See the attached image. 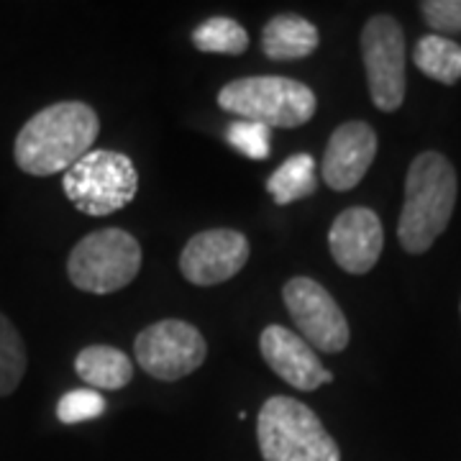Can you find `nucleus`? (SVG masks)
<instances>
[{"label":"nucleus","instance_id":"obj_13","mask_svg":"<svg viewBox=\"0 0 461 461\" xmlns=\"http://www.w3.org/2000/svg\"><path fill=\"white\" fill-rule=\"evenodd\" d=\"M329 247L333 262L348 275L372 272L384 247L379 215L369 208H346L330 223Z\"/></svg>","mask_w":461,"mask_h":461},{"label":"nucleus","instance_id":"obj_19","mask_svg":"<svg viewBox=\"0 0 461 461\" xmlns=\"http://www.w3.org/2000/svg\"><path fill=\"white\" fill-rule=\"evenodd\" d=\"M26 344L18 329L0 313V397L16 393L21 379L26 375Z\"/></svg>","mask_w":461,"mask_h":461},{"label":"nucleus","instance_id":"obj_4","mask_svg":"<svg viewBox=\"0 0 461 461\" xmlns=\"http://www.w3.org/2000/svg\"><path fill=\"white\" fill-rule=\"evenodd\" d=\"M218 105L267 129H297L315 115V93L293 77H239L218 93Z\"/></svg>","mask_w":461,"mask_h":461},{"label":"nucleus","instance_id":"obj_11","mask_svg":"<svg viewBox=\"0 0 461 461\" xmlns=\"http://www.w3.org/2000/svg\"><path fill=\"white\" fill-rule=\"evenodd\" d=\"M259 351L267 366L300 393H313L333 382V375L318 359L313 346L285 326H267L259 336Z\"/></svg>","mask_w":461,"mask_h":461},{"label":"nucleus","instance_id":"obj_14","mask_svg":"<svg viewBox=\"0 0 461 461\" xmlns=\"http://www.w3.org/2000/svg\"><path fill=\"white\" fill-rule=\"evenodd\" d=\"M321 44V33L308 18L280 14L262 29V51L272 62H295L311 57Z\"/></svg>","mask_w":461,"mask_h":461},{"label":"nucleus","instance_id":"obj_20","mask_svg":"<svg viewBox=\"0 0 461 461\" xmlns=\"http://www.w3.org/2000/svg\"><path fill=\"white\" fill-rule=\"evenodd\" d=\"M229 144L249 159H267L272 149V129L254 121H236L226 133Z\"/></svg>","mask_w":461,"mask_h":461},{"label":"nucleus","instance_id":"obj_5","mask_svg":"<svg viewBox=\"0 0 461 461\" xmlns=\"http://www.w3.org/2000/svg\"><path fill=\"white\" fill-rule=\"evenodd\" d=\"M141 269V247L129 230L103 229L80 239L67 257L69 282L93 295L129 287Z\"/></svg>","mask_w":461,"mask_h":461},{"label":"nucleus","instance_id":"obj_12","mask_svg":"<svg viewBox=\"0 0 461 461\" xmlns=\"http://www.w3.org/2000/svg\"><path fill=\"white\" fill-rule=\"evenodd\" d=\"M377 157V131L366 121H346L330 133L321 162L323 182L336 193L354 190Z\"/></svg>","mask_w":461,"mask_h":461},{"label":"nucleus","instance_id":"obj_3","mask_svg":"<svg viewBox=\"0 0 461 461\" xmlns=\"http://www.w3.org/2000/svg\"><path fill=\"white\" fill-rule=\"evenodd\" d=\"M264 461H341V448L321 418L295 397H269L257 418Z\"/></svg>","mask_w":461,"mask_h":461},{"label":"nucleus","instance_id":"obj_8","mask_svg":"<svg viewBox=\"0 0 461 461\" xmlns=\"http://www.w3.org/2000/svg\"><path fill=\"white\" fill-rule=\"evenodd\" d=\"M133 357L149 377L177 382L203 366L208 344L193 323L167 318L151 323L136 336Z\"/></svg>","mask_w":461,"mask_h":461},{"label":"nucleus","instance_id":"obj_21","mask_svg":"<svg viewBox=\"0 0 461 461\" xmlns=\"http://www.w3.org/2000/svg\"><path fill=\"white\" fill-rule=\"evenodd\" d=\"M103 412H105V400L95 390H72L57 402V418L67 426L95 420Z\"/></svg>","mask_w":461,"mask_h":461},{"label":"nucleus","instance_id":"obj_7","mask_svg":"<svg viewBox=\"0 0 461 461\" xmlns=\"http://www.w3.org/2000/svg\"><path fill=\"white\" fill-rule=\"evenodd\" d=\"M362 59L369 98L382 113H395L405 100V33L395 16H372L362 29Z\"/></svg>","mask_w":461,"mask_h":461},{"label":"nucleus","instance_id":"obj_9","mask_svg":"<svg viewBox=\"0 0 461 461\" xmlns=\"http://www.w3.org/2000/svg\"><path fill=\"white\" fill-rule=\"evenodd\" d=\"M282 300L297 333L313 348L323 354H339L348 346V321L321 282L311 277H293L282 287Z\"/></svg>","mask_w":461,"mask_h":461},{"label":"nucleus","instance_id":"obj_1","mask_svg":"<svg viewBox=\"0 0 461 461\" xmlns=\"http://www.w3.org/2000/svg\"><path fill=\"white\" fill-rule=\"evenodd\" d=\"M98 113L83 100H62L32 115L14 144L16 165L33 177H51L80 162L98 139Z\"/></svg>","mask_w":461,"mask_h":461},{"label":"nucleus","instance_id":"obj_6","mask_svg":"<svg viewBox=\"0 0 461 461\" xmlns=\"http://www.w3.org/2000/svg\"><path fill=\"white\" fill-rule=\"evenodd\" d=\"M67 200L85 215L103 218L126 208L139 193V172L121 151L95 149L62 177Z\"/></svg>","mask_w":461,"mask_h":461},{"label":"nucleus","instance_id":"obj_15","mask_svg":"<svg viewBox=\"0 0 461 461\" xmlns=\"http://www.w3.org/2000/svg\"><path fill=\"white\" fill-rule=\"evenodd\" d=\"M75 372L93 390H121L133 379V364L115 346L93 344L77 354Z\"/></svg>","mask_w":461,"mask_h":461},{"label":"nucleus","instance_id":"obj_16","mask_svg":"<svg viewBox=\"0 0 461 461\" xmlns=\"http://www.w3.org/2000/svg\"><path fill=\"white\" fill-rule=\"evenodd\" d=\"M415 67L441 85H456L461 80V47L441 33H426L412 50Z\"/></svg>","mask_w":461,"mask_h":461},{"label":"nucleus","instance_id":"obj_2","mask_svg":"<svg viewBox=\"0 0 461 461\" xmlns=\"http://www.w3.org/2000/svg\"><path fill=\"white\" fill-rule=\"evenodd\" d=\"M459 195L456 169L441 151H423L408 167L405 203L397 239L408 254H426L454 215Z\"/></svg>","mask_w":461,"mask_h":461},{"label":"nucleus","instance_id":"obj_18","mask_svg":"<svg viewBox=\"0 0 461 461\" xmlns=\"http://www.w3.org/2000/svg\"><path fill=\"white\" fill-rule=\"evenodd\" d=\"M195 50L205 54H244L249 50L247 29L229 16L205 18L198 29L193 32Z\"/></svg>","mask_w":461,"mask_h":461},{"label":"nucleus","instance_id":"obj_10","mask_svg":"<svg viewBox=\"0 0 461 461\" xmlns=\"http://www.w3.org/2000/svg\"><path fill=\"white\" fill-rule=\"evenodd\" d=\"M249 254L251 247L241 230H200L182 249L180 272L198 287H213L236 277L247 267Z\"/></svg>","mask_w":461,"mask_h":461},{"label":"nucleus","instance_id":"obj_17","mask_svg":"<svg viewBox=\"0 0 461 461\" xmlns=\"http://www.w3.org/2000/svg\"><path fill=\"white\" fill-rule=\"evenodd\" d=\"M318 187V177H315V159L311 154L300 151L293 154L290 159H285L275 175L267 180V193L275 198L277 205H290L295 200L313 195Z\"/></svg>","mask_w":461,"mask_h":461},{"label":"nucleus","instance_id":"obj_22","mask_svg":"<svg viewBox=\"0 0 461 461\" xmlns=\"http://www.w3.org/2000/svg\"><path fill=\"white\" fill-rule=\"evenodd\" d=\"M420 16L433 32L461 33V0H426Z\"/></svg>","mask_w":461,"mask_h":461}]
</instances>
